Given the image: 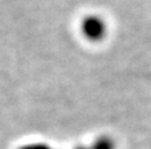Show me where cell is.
<instances>
[{
	"label": "cell",
	"mask_w": 151,
	"mask_h": 149,
	"mask_svg": "<svg viewBox=\"0 0 151 149\" xmlns=\"http://www.w3.org/2000/svg\"><path fill=\"white\" fill-rule=\"evenodd\" d=\"M81 32L91 41L100 40L106 32L105 22L97 15H90L81 21Z\"/></svg>",
	"instance_id": "6da1fadb"
},
{
	"label": "cell",
	"mask_w": 151,
	"mask_h": 149,
	"mask_svg": "<svg viewBox=\"0 0 151 149\" xmlns=\"http://www.w3.org/2000/svg\"><path fill=\"white\" fill-rule=\"evenodd\" d=\"M113 142L109 138V137H101L99 138L96 144H94V149H112L113 148Z\"/></svg>",
	"instance_id": "7a4b0ae2"
}]
</instances>
